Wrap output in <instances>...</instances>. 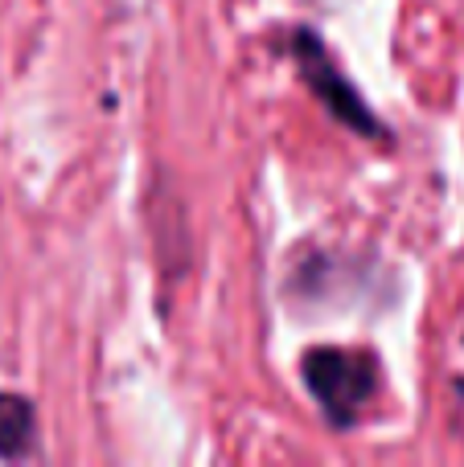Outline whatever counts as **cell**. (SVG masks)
Wrapping results in <instances>:
<instances>
[{"instance_id":"cell-2","label":"cell","mask_w":464,"mask_h":467,"mask_svg":"<svg viewBox=\"0 0 464 467\" xmlns=\"http://www.w3.org/2000/svg\"><path fill=\"white\" fill-rule=\"evenodd\" d=\"M292 54H296V62H301V78L309 82V90L337 115V119L345 123V128L358 131V136H383L378 119L370 115V107L362 103L358 90L350 87V78L337 70V62L329 57V49L321 46L317 33H312V29L296 33V37H292Z\"/></svg>"},{"instance_id":"cell-1","label":"cell","mask_w":464,"mask_h":467,"mask_svg":"<svg viewBox=\"0 0 464 467\" xmlns=\"http://www.w3.org/2000/svg\"><path fill=\"white\" fill-rule=\"evenodd\" d=\"M301 373L333 427H353L378 389L374 357L350 353V348H309Z\"/></svg>"},{"instance_id":"cell-4","label":"cell","mask_w":464,"mask_h":467,"mask_svg":"<svg viewBox=\"0 0 464 467\" xmlns=\"http://www.w3.org/2000/svg\"><path fill=\"white\" fill-rule=\"evenodd\" d=\"M457 394H460V398H464V381H457Z\"/></svg>"},{"instance_id":"cell-3","label":"cell","mask_w":464,"mask_h":467,"mask_svg":"<svg viewBox=\"0 0 464 467\" xmlns=\"http://www.w3.org/2000/svg\"><path fill=\"white\" fill-rule=\"evenodd\" d=\"M37 435V410L21 394H0V460H25Z\"/></svg>"}]
</instances>
